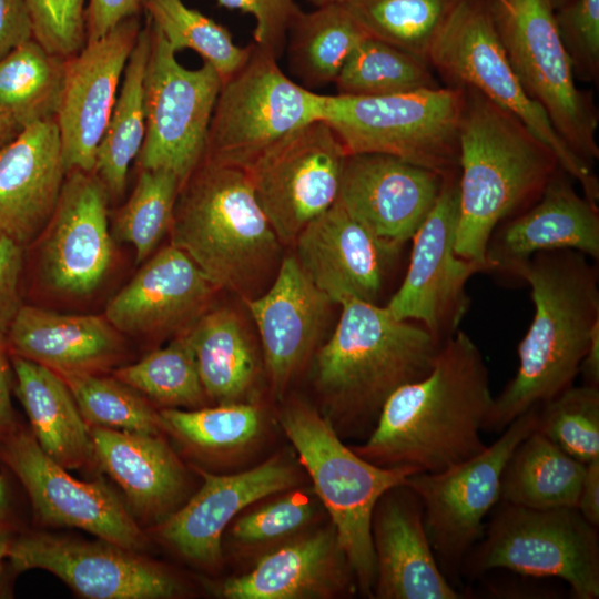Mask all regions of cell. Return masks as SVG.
Returning a JSON list of instances; mask_svg holds the SVG:
<instances>
[{"label": "cell", "instance_id": "6da1fadb", "mask_svg": "<svg viewBox=\"0 0 599 599\" xmlns=\"http://www.w3.org/2000/svg\"><path fill=\"white\" fill-rule=\"evenodd\" d=\"M493 402L484 356L458 329L430 372L392 394L369 436L351 448L379 467L439 473L486 449L480 432Z\"/></svg>", "mask_w": 599, "mask_h": 599}, {"label": "cell", "instance_id": "7a4b0ae2", "mask_svg": "<svg viewBox=\"0 0 599 599\" xmlns=\"http://www.w3.org/2000/svg\"><path fill=\"white\" fill-rule=\"evenodd\" d=\"M590 261L573 250L548 251L517 270L530 287L534 317L518 345V370L494 397L484 432L501 433L573 385L599 324V277Z\"/></svg>", "mask_w": 599, "mask_h": 599}, {"label": "cell", "instance_id": "3957f363", "mask_svg": "<svg viewBox=\"0 0 599 599\" xmlns=\"http://www.w3.org/2000/svg\"><path fill=\"white\" fill-rule=\"evenodd\" d=\"M339 306L336 328L316 354L314 377L337 434L366 439L392 394L430 372L444 341L416 322L397 319L386 306L353 298Z\"/></svg>", "mask_w": 599, "mask_h": 599}, {"label": "cell", "instance_id": "277c9868", "mask_svg": "<svg viewBox=\"0 0 599 599\" xmlns=\"http://www.w3.org/2000/svg\"><path fill=\"white\" fill-rule=\"evenodd\" d=\"M461 89L455 251L486 272V247L495 229L532 205L560 166L518 119L479 92Z\"/></svg>", "mask_w": 599, "mask_h": 599}, {"label": "cell", "instance_id": "5b68a950", "mask_svg": "<svg viewBox=\"0 0 599 599\" xmlns=\"http://www.w3.org/2000/svg\"><path fill=\"white\" fill-rule=\"evenodd\" d=\"M170 233L216 288L235 292H246L280 252L246 171L207 160L180 186Z\"/></svg>", "mask_w": 599, "mask_h": 599}, {"label": "cell", "instance_id": "8992f818", "mask_svg": "<svg viewBox=\"0 0 599 599\" xmlns=\"http://www.w3.org/2000/svg\"><path fill=\"white\" fill-rule=\"evenodd\" d=\"M277 418L328 512L357 589L363 596L373 597L376 578L370 534L373 510L383 494L404 484L414 470L384 468L365 460L344 445L323 413L306 403L285 405Z\"/></svg>", "mask_w": 599, "mask_h": 599}, {"label": "cell", "instance_id": "52a82bcc", "mask_svg": "<svg viewBox=\"0 0 599 599\" xmlns=\"http://www.w3.org/2000/svg\"><path fill=\"white\" fill-rule=\"evenodd\" d=\"M461 88L385 97L325 95L322 120L347 154L380 153L443 176L458 173Z\"/></svg>", "mask_w": 599, "mask_h": 599}, {"label": "cell", "instance_id": "ba28073f", "mask_svg": "<svg viewBox=\"0 0 599 599\" xmlns=\"http://www.w3.org/2000/svg\"><path fill=\"white\" fill-rule=\"evenodd\" d=\"M493 569L566 581L576 599L599 597V535L576 507L531 509L498 501L460 576Z\"/></svg>", "mask_w": 599, "mask_h": 599}, {"label": "cell", "instance_id": "9c48e42d", "mask_svg": "<svg viewBox=\"0 0 599 599\" xmlns=\"http://www.w3.org/2000/svg\"><path fill=\"white\" fill-rule=\"evenodd\" d=\"M427 62L454 88H470L518 119L556 155L583 196L599 201V182L554 129L542 108L524 90L498 37L489 8L458 0L435 38Z\"/></svg>", "mask_w": 599, "mask_h": 599}, {"label": "cell", "instance_id": "30bf717a", "mask_svg": "<svg viewBox=\"0 0 599 599\" xmlns=\"http://www.w3.org/2000/svg\"><path fill=\"white\" fill-rule=\"evenodd\" d=\"M488 8L524 90L565 143L592 166L599 158L598 113L591 95L576 84L550 0H491Z\"/></svg>", "mask_w": 599, "mask_h": 599}, {"label": "cell", "instance_id": "8fae6325", "mask_svg": "<svg viewBox=\"0 0 599 599\" xmlns=\"http://www.w3.org/2000/svg\"><path fill=\"white\" fill-rule=\"evenodd\" d=\"M325 95L291 80L253 43L246 63L222 82L202 160L246 169L268 149L322 120Z\"/></svg>", "mask_w": 599, "mask_h": 599}, {"label": "cell", "instance_id": "7c38bea8", "mask_svg": "<svg viewBox=\"0 0 599 599\" xmlns=\"http://www.w3.org/2000/svg\"><path fill=\"white\" fill-rule=\"evenodd\" d=\"M537 407L518 416L473 458L439 473L413 474L405 480L422 500L429 544L450 583L460 577L466 556L484 534L487 514L499 501L509 456L536 429Z\"/></svg>", "mask_w": 599, "mask_h": 599}, {"label": "cell", "instance_id": "4fadbf2b", "mask_svg": "<svg viewBox=\"0 0 599 599\" xmlns=\"http://www.w3.org/2000/svg\"><path fill=\"white\" fill-rule=\"evenodd\" d=\"M150 26L145 134L136 161L140 170L172 172L182 185L203 158L222 79L204 61L197 69L183 67L163 35Z\"/></svg>", "mask_w": 599, "mask_h": 599}, {"label": "cell", "instance_id": "5bb4252c", "mask_svg": "<svg viewBox=\"0 0 599 599\" xmlns=\"http://www.w3.org/2000/svg\"><path fill=\"white\" fill-rule=\"evenodd\" d=\"M347 152L323 120L313 121L258 156L245 171L278 240L300 232L338 197Z\"/></svg>", "mask_w": 599, "mask_h": 599}, {"label": "cell", "instance_id": "9a60e30c", "mask_svg": "<svg viewBox=\"0 0 599 599\" xmlns=\"http://www.w3.org/2000/svg\"><path fill=\"white\" fill-rule=\"evenodd\" d=\"M458 173L445 176L433 209L414 234L405 277L386 307L397 319L423 325L440 341L458 331L470 304L468 280L484 267L455 251Z\"/></svg>", "mask_w": 599, "mask_h": 599}, {"label": "cell", "instance_id": "2e32d148", "mask_svg": "<svg viewBox=\"0 0 599 599\" xmlns=\"http://www.w3.org/2000/svg\"><path fill=\"white\" fill-rule=\"evenodd\" d=\"M0 456L23 485L41 521L80 528L132 551L145 547V535L118 496L101 481L71 476L32 434L12 430L4 435Z\"/></svg>", "mask_w": 599, "mask_h": 599}, {"label": "cell", "instance_id": "e0dca14e", "mask_svg": "<svg viewBox=\"0 0 599 599\" xmlns=\"http://www.w3.org/2000/svg\"><path fill=\"white\" fill-rule=\"evenodd\" d=\"M7 557L14 570L50 571L89 599H166L182 589L161 565L104 540L31 534L11 541Z\"/></svg>", "mask_w": 599, "mask_h": 599}, {"label": "cell", "instance_id": "ac0fdd59", "mask_svg": "<svg viewBox=\"0 0 599 599\" xmlns=\"http://www.w3.org/2000/svg\"><path fill=\"white\" fill-rule=\"evenodd\" d=\"M109 200L93 172L75 169L67 173L55 210L40 234L39 271L52 290L87 295L108 274L113 258Z\"/></svg>", "mask_w": 599, "mask_h": 599}, {"label": "cell", "instance_id": "d6986e66", "mask_svg": "<svg viewBox=\"0 0 599 599\" xmlns=\"http://www.w3.org/2000/svg\"><path fill=\"white\" fill-rule=\"evenodd\" d=\"M141 28L140 14L128 18L103 37L88 40L67 59L55 116L67 172H93L97 151Z\"/></svg>", "mask_w": 599, "mask_h": 599}, {"label": "cell", "instance_id": "ffe728a7", "mask_svg": "<svg viewBox=\"0 0 599 599\" xmlns=\"http://www.w3.org/2000/svg\"><path fill=\"white\" fill-rule=\"evenodd\" d=\"M295 257L333 304L353 298L378 304L403 246L383 241L336 201L296 236Z\"/></svg>", "mask_w": 599, "mask_h": 599}, {"label": "cell", "instance_id": "44dd1931", "mask_svg": "<svg viewBox=\"0 0 599 599\" xmlns=\"http://www.w3.org/2000/svg\"><path fill=\"white\" fill-rule=\"evenodd\" d=\"M444 180L393 155L348 154L337 202L375 236L404 246L433 209Z\"/></svg>", "mask_w": 599, "mask_h": 599}, {"label": "cell", "instance_id": "7402d4cb", "mask_svg": "<svg viewBox=\"0 0 599 599\" xmlns=\"http://www.w3.org/2000/svg\"><path fill=\"white\" fill-rule=\"evenodd\" d=\"M199 473L203 476L202 487L166 517L159 535L182 557L203 567L220 564L224 530L242 510L300 481L296 467L282 456L233 475Z\"/></svg>", "mask_w": 599, "mask_h": 599}, {"label": "cell", "instance_id": "603a6c76", "mask_svg": "<svg viewBox=\"0 0 599 599\" xmlns=\"http://www.w3.org/2000/svg\"><path fill=\"white\" fill-rule=\"evenodd\" d=\"M559 169L539 199L493 232L485 253L486 272L515 277L534 254L573 250L599 258V212Z\"/></svg>", "mask_w": 599, "mask_h": 599}, {"label": "cell", "instance_id": "cb8c5ba5", "mask_svg": "<svg viewBox=\"0 0 599 599\" xmlns=\"http://www.w3.org/2000/svg\"><path fill=\"white\" fill-rule=\"evenodd\" d=\"M378 599H457L463 596L444 576L425 525L424 508L405 483L388 489L370 522Z\"/></svg>", "mask_w": 599, "mask_h": 599}, {"label": "cell", "instance_id": "d4e9b609", "mask_svg": "<svg viewBox=\"0 0 599 599\" xmlns=\"http://www.w3.org/2000/svg\"><path fill=\"white\" fill-rule=\"evenodd\" d=\"M332 304L304 273L294 254L283 258L272 286L263 295L245 298L276 396L284 395L314 352Z\"/></svg>", "mask_w": 599, "mask_h": 599}, {"label": "cell", "instance_id": "484cf974", "mask_svg": "<svg viewBox=\"0 0 599 599\" xmlns=\"http://www.w3.org/2000/svg\"><path fill=\"white\" fill-rule=\"evenodd\" d=\"M55 120L21 129L0 151V238L23 248L37 240L67 176Z\"/></svg>", "mask_w": 599, "mask_h": 599}, {"label": "cell", "instance_id": "4316f807", "mask_svg": "<svg viewBox=\"0 0 599 599\" xmlns=\"http://www.w3.org/2000/svg\"><path fill=\"white\" fill-rule=\"evenodd\" d=\"M357 589L332 522L267 551L254 568L229 578L216 593L226 599H326Z\"/></svg>", "mask_w": 599, "mask_h": 599}, {"label": "cell", "instance_id": "83f0119b", "mask_svg": "<svg viewBox=\"0 0 599 599\" xmlns=\"http://www.w3.org/2000/svg\"><path fill=\"white\" fill-rule=\"evenodd\" d=\"M215 290L197 265L170 244L110 300L105 318L128 334L176 331L205 312Z\"/></svg>", "mask_w": 599, "mask_h": 599}, {"label": "cell", "instance_id": "f1b7e54d", "mask_svg": "<svg viewBox=\"0 0 599 599\" xmlns=\"http://www.w3.org/2000/svg\"><path fill=\"white\" fill-rule=\"evenodd\" d=\"M11 355L61 372L95 373L120 354L118 331L95 315L22 305L6 333Z\"/></svg>", "mask_w": 599, "mask_h": 599}, {"label": "cell", "instance_id": "f546056e", "mask_svg": "<svg viewBox=\"0 0 599 599\" xmlns=\"http://www.w3.org/2000/svg\"><path fill=\"white\" fill-rule=\"evenodd\" d=\"M93 454L143 516L169 512L185 488V470L160 434L90 429Z\"/></svg>", "mask_w": 599, "mask_h": 599}, {"label": "cell", "instance_id": "4dcf8cb0", "mask_svg": "<svg viewBox=\"0 0 599 599\" xmlns=\"http://www.w3.org/2000/svg\"><path fill=\"white\" fill-rule=\"evenodd\" d=\"M17 395L42 450L65 469L93 455L90 429L62 377L51 368L11 355Z\"/></svg>", "mask_w": 599, "mask_h": 599}, {"label": "cell", "instance_id": "1f68e13d", "mask_svg": "<svg viewBox=\"0 0 599 599\" xmlns=\"http://www.w3.org/2000/svg\"><path fill=\"white\" fill-rule=\"evenodd\" d=\"M184 334L206 397L216 405L247 403L260 365L237 314L226 307L204 312Z\"/></svg>", "mask_w": 599, "mask_h": 599}, {"label": "cell", "instance_id": "d6a6232c", "mask_svg": "<svg viewBox=\"0 0 599 599\" xmlns=\"http://www.w3.org/2000/svg\"><path fill=\"white\" fill-rule=\"evenodd\" d=\"M585 468L535 429L509 456L499 500L531 509L577 508Z\"/></svg>", "mask_w": 599, "mask_h": 599}, {"label": "cell", "instance_id": "836d02e7", "mask_svg": "<svg viewBox=\"0 0 599 599\" xmlns=\"http://www.w3.org/2000/svg\"><path fill=\"white\" fill-rule=\"evenodd\" d=\"M151 45L146 18L126 62L113 110L99 144L93 173L109 196L124 194L130 165L138 158L145 134L144 77Z\"/></svg>", "mask_w": 599, "mask_h": 599}, {"label": "cell", "instance_id": "e575fe53", "mask_svg": "<svg viewBox=\"0 0 599 599\" xmlns=\"http://www.w3.org/2000/svg\"><path fill=\"white\" fill-rule=\"evenodd\" d=\"M368 35L344 4L301 10L287 32L290 67L306 87L328 84Z\"/></svg>", "mask_w": 599, "mask_h": 599}, {"label": "cell", "instance_id": "d590c367", "mask_svg": "<svg viewBox=\"0 0 599 599\" xmlns=\"http://www.w3.org/2000/svg\"><path fill=\"white\" fill-rule=\"evenodd\" d=\"M67 59L31 38L0 58V108L21 128L55 120Z\"/></svg>", "mask_w": 599, "mask_h": 599}, {"label": "cell", "instance_id": "8d00e7d4", "mask_svg": "<svg viewBox=\"0 0 599 599\" xmlns=\"http://www.w3.org/2000/svg\"><path fill=\"white\" fill-rule=\"evenodd\" d=\"M429 67L427 61L368 35L335 79L336 94L385 97L438 88Z\"/></svg>", "mask_w": 599, "mask_h": 599}, {"label": "cell", "instance_id": "74e56055", "mask_svg": "<svg viewBox=\"0 0 599 599\" xmlns=\"http://www.w3.org/2000/svg\"><path fill=\"white\" fill-rule=\"evenodd\" d=\"M142 9L175 52L195 51L215 69L222 82L236 73L252 53L253 43L236 45L226 28L182 0H142Z\"/></svg>", "mask_w": 599, "mask_h": 599}, {"label": "cell", "instance_id": "f35d334b", "mask_svg": "<svg viewBox=\"0 0 599 599\" xmlns=\"http://www.w3.org/2000/svg\"><path fill=\"white\" fill-rule=\"evenodd\" d=\"M458 0H353L344 4L376 39L427 61Z\"/></svg>", "mask_w": 599, "mask_h": 599}, {"label": "cell", "instance_id": "ab89813d", "mask_svg": "<svg viewBox=\"0 0 599 599\" xmlns=\"http://www.w3.org/2000/svg\"><path fill=\"white\" fill-rule=\"evenodd\" d=\"M160 416L165 430L207 454L240 451L255 441L264 426L261 409L251 402L190 410L170 407Z\"/></svg>", "mask_w": 599, "mask_h": 599}, {"label": "cell", "instance_id": "60d3db41", "mask_svg": "<svg viewBox=\"0 0 599 599\" xmlns=\"http://www.w3.org/2000/svg\"><path fill=\"white\" fill-rule=\"evenodd\" d=\"M114 377L169 407L200 408L207 399L184 333L141 361L118 368Z\"/></svg>", "mask_w": 599, "mask_h": 599}, {"label": "cell", "instance_id": "b9f144b4", "mask_svg": "<svg viewBox=\"0 0 599 599\" xmlns=\"http://www.w3.org/2000/svg\"><path fill=\"white\" fill-rule=\"evenodd\" d=\"M57 373V372H55ZM85 422L116 430L156 434L164 430L156 413L133 388L91 372L58 373Z\"/></svg>", "mask_w": 599, "mask_h": 599}, {"label": "cell", "instance_id": "7bdbcfd3", "mask_svg": "<svg viewBox=\"0 0 599 599\" xmlns=\"http://www.w3.org/2000/svg\"><path fill=\"white\" fill-rule=\"evenodd\" d=\"M181 183L165 170H140L128 201L118 211L113 235L135 250V262H143L170 231Z\"/></svg>", "mask_w": 599, "mask_h": 599}, {"label": "cell", "instance_id": "ee69618b", "mask_svg": "<svg viewBox=\"0 0 599 599\" xmlns=\"http://www.w3.org/2000/svg\"><path fill=\"white\" fill-rule=\"evenodd\" d=\"M536 430L587 464L599 457V387L570 386L537 407Z\"/></svg>", "mask_w": 599, "mask_h": 599}, {"label": "cell", "instance_id": "f6af8a7d", "mask_svg": "<svg viewBox=\"0 0 599 599\" xmlns=\"http://www.w3.org/2000/svg\"><path fill=\"white\" fill-rule=\"evenodd\" d=\"M316 516V502L305 491L292 490L236 517L231 527L235 546L258 549L287 541L304 530Z\"/></svg>", "mask_w": 599, "mask_h": 599}, {"label": "cell", "instance_id": "bcb514c9", "mask_svg": "<svg viewBox=\"0 0 599 599\" xmlns=\"http://www.w3.org/2000/svg\"><path fill=\"white\" fill-rule=\"evenodd\" d=\"M33 39L62 58L78 53L87 43V0H24Z\"/></svg>", "mask_w": 599, "mask_h": 599}, {"label": "cell", "instance_id": "7dc6e473", "mask_svg": "<svg viewBox=\"0 0 599 599\" xmlns=\"http://www.w3.org/2000/svg\"><path fill=\"white\" fill-rule=\"evenodd\" d=\"M556 22L575 75L595 80L599 74V0L564 4Z\"/></svg>", "mask_w": 599, "mask_h": 599}, {"label": "cell", "instance_id": "c3c4849f", "mask_svg": "<svg viewBox=\"0 0 599 599\" xmlns=\"http://www.w3.org/2000/svg\"><path fill=\"white\" fill-rule=\"evenodd\" d=\"M227 9L251 14L255 20L254 44L276 59L287 40L288 29L301 12L294 0H216Z\"/></svg>", "mask_w": 599, "mask_h": 599}, {"label": "cell", "instance_id": "681fc988", "mask_svg": "<svg viewBox=\"0 0 599 599\" xmlns=\"http://www.w3.org/2000/svg\"><path fill=\"white\" fill-rule=\"evenodd\" d=\"M23 247L0 238V333L6 334L23 305L21 300V275Z\"/></svg>", "mask_w": 599, "mask_h": 599}, {"label": "cell", "instance_id": "f907efd6", "mask_svg": "<svg viewBox=\"0 0 599 599\" xmlns=\"http://www.w3.org/2000/svg\"><path fill=\"white\" fill-rule=\"evenodd\" d=\"M142 0H87V41L97 40L128 18L139 16Z\"/></svg>", "mask_w": 599, "mask_h": 599}, {"label": "cell", "instance_id": "816d5d0a", "mask_svg": "<svg viewBox=\"0 0 599 599\" xmlns=\"http://www.w3.org/2000/svg\"><path fill=\"white\" fill-rule=\"evenodd\" d=\"M33 38L24 0H0V58Z\"/></svg>", "mask_w": 599, "mask_h": 599}, {"label": "cell", "instance_id": "f5cc1de1", "mask_svg": "<svg viewBox=\"0 0 599 599\" xmlns=\"http://www.w3.org/2000/svg\"><path fill=\"white\" fill-rule=\"evenodd\" d=\"M577 509L592 526H599V457L586 464Z\"/></svg>", "mask_w": 599, "mask_h": 599}, {"label": "cell", "instance_id": "db71d44e", "mask_svg": "<svg viewBox=\"0 0 599 599\" xmlns=\"http://www.w3.org/2000/svg\"><path fill=\"white\" fill-rule=\"evenodd\" d=\"M6 334L0 333V434L14 430V412L10 397V366Z\"/></svg>", "mask_w": 599, "mask_h": 599}, {"label": "cell", "instance_id": "11a10c76", "mask_svg": "<svg viewBox=\"0 0 599 599\" xmlns=\"http://www.w3.org/2000/svg\"><path fill=\"white\" fill-rule=\"evenodd\" d=\"M579 374L582 375L583 385L599 387V324L592 332Z\"/></svg>", "mask_w": 599, "mask_h": 599}, {"label": "cell", "instance_id": "9f6ffc18", "mask_svg": "<svg viewBox=\"0 0 599 599\" xmlns=\"http://www.w3.org/2000/svg\"><path fill=\"white\" fill-rule=\"evenodd\" d=\"M20 131L21 128L16 121L0 108V151L9 144Z\"/></svg>", "mask_w": 599, "mask_h": 599}, {"label": "cell", "instance_id": "6f0895ef", "mask_svg": "<svg viewBox=\"0 0 599 599\" xmlns=\"http://www.w3.org/2000/svg\"><path fill=\"white\" fill-rule=\"evenodd\" d=\"M9 502L4 478L0 476V528L4 529V521L8 516Z\"/></svg>", "mask_w": 599, "mask_h": 599}, {"label": "cell", "instance_id": "680465c9", "mask_svg": "<svg viewBox=\"0 0 599 599\" xmlns=\"http://www.w3.org/2000/svg\"><path fill=\"white\" fill-rule=\"evenodd\" d=\"M10 544L11 541L9 540L7 531L0 528V562L1 559L7 557Z\"/></svg>", "mask_w": 599, "mask_h": 599}, {"label": "cell", "instance_id": "91938a15", "mask_svg": "<svg viewBox=\"0 0 599 599\" xmlns=\"http://www.w3.org/2000/svg\"><path fill=\"white\" fill-rule=\"evenodd\" d=\"M305 1L318 8V7L329 6V4H347L348 2L353 0H305Z\"/></svg>", "mask_w": 599, "mask_h": 599}, {"label": "cell", "instance_id": "94428289", "mask_svg": "<svg viewBox=\"0 0 599 599\" xmlns=\"http://www.w3.org/2000/svg\"><path fill=\"white\" fill-rule=\"evenodd\" d=\"M568 1H569V0H550L552 8H554L555 6H564V4H566Z\"/></svg>", "mask_w": 599, "mask_h": 599}, {"label": "cell", "instance_id": "6125c7cd", "mask_svg": "<svg viewBox=\"0 0 599 599\" xmlns=\"http://www.w3.org/2000/svg\"><path fill=\"white\" fill-rule=\"evenodd\" d=\"M0 571H1V562H0Z\"/></svg>", "mask_w": 599, "mask_h": 599}]
</instances>
